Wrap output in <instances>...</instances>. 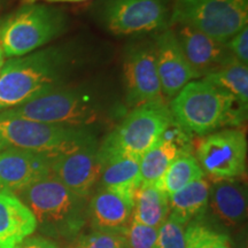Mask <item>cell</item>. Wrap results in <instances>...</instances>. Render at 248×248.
I'll use <instances>...</instances> for the list:
<instances>
[{
    "label": "cell",
    "instance_id": "6da1fadb",
    "mask_svg": "<svg viewBox=\"0 0 248 248\" xmlns=\"http://www.w3.org/2000/svg\"><path fill=\"white\" fill-rule=\"evenodd\" d=\"M69 64V54L60 47L9 59L0 71V111L63 85Z\"/></svg>",
    "mask_w": 248,
    "mask_h": 248
},
{
    "label": "cell",
    "instance_id": "7a4b0ae2",
    "mask_svg": "<svg viewBox=\"0 0 248 248\" xmlns=\"http://www.w3.org/2000/svg\"><path fill=\"white\" fill-rule=\"evenodd\" d=\"M173 120L194 135L206 136L225 126H240L247 107L233 95L202 78L186 84L169 105Z\"/></svg>",
    "mask_w": 248,
    "mask_h": 248
},
{
    "label": "cell",
    "instance_id": "3957f363",
    "mask_svg": "<svg viewBox=\"0 0 248 248\" xmlns=\"http://www.w3.org/2000/svg\"><path fill=\"white\" fill-rule=\"evenodd\" d=\"M107 108L105 98L94 90L63 84L0 114L64 128L90 129L106 116Z\"/></svg>",
    "mask_w": 248,
    "mask_h": 248
},
{
    "label": "cell",
    "instance_id": "277c9868",
    "mask_svg": "<svg viewBox=\"0 0 248 248\" xmlns=\"http://www.w3.org/2000/svg\"><path fill=\"white\" fill-rule=\"evenodd\" d=\"M16 197L31 210L37 226L57 239L73 240L88 221V203L49 175L18 192Z\"/></svg>",
    "mask_w": 248,
    "mask_h": 248
},
{
    "label": "cell",
    "instance_id": "5b68a950",
    "mask_svg": "<svg viewBox=\"0 0 248 248\" xmlns=\"http://www.w3.org/2000/svg\"><path fill=\"white\" fill-rule=\"evenodd\" d=\"M63 12L44 4H23L0 21V47L6 58L23 57L64 32Z\"/></svg>",
    "mask_w": 248,
    "mask_h": 248
},
{
    "label": "cell",
    "instance_id": "8992f818",
    "mask_svg": "<svg viewBox=\"0 0 248 248\" xmlns=\"http://www.w3.org/2000/svg\"><path fill=\"white\" fill-rule=\"evenodd\" d=\"M171 120V111L166 100L135 107L99 146L102 161L114 156L140 159L159 140Z\"/></svg>",
    "mask_w": 248,
    "mask_h": 248
},
{
    "label": "cell",
    "instance_id": "52a82bcc",
    "mask_svg": "<svg viewBox=\"0 0 248 248\" xmlns=\"http://www.w3.org/2000/svg\"><path fill=\"white\" fill-rule=\"evenodd\" d=\"M97 140L90 129H73L0 114V151L18 148L51 159Z\"/></svg>",
    "mask_w": 248,
    "mask_h": 248
},
{
    "label": "cell",
    "instance_id": "ba28073f",
    "mask_svg": "<svg viewBox=\"0 0 248 248\" xmlns=\"http://www.w3.org/2000/svg\"><path fill=\"white\" fill-rule=\"evenodd\" d=\"M248 0H176L169 24H183L228 43L247 27Z\"/></svg>",
    "mask_w": 248,
    "mask_h": 248
},
{
    "label": "cell",
    "instance_id": "9c48e42d",
    "mask_svg": "<svg viewBox=\"0 0 248 248\" xmlns=\"http://www.w3.org/2000/svg\"><path fill=\"white\" fill-rule=\"evenodd\" d=\"M195 159L214 182L241 177L247 166L246 135L237 128L208 133L198 142Z\"/></svg>",
    "mask_w": 248,
    "mask_h": 248
},
{
    "label": "cell",
    "instance_id": "30bf717a",
    "mask_svg": "<svg viewBox=\"0 0 248 248\" xmlns=\"http://www.w3.org/2000/svg\"><path fill=\"white\" fill-rule=\"evenodd\" d=\"M170 12L169 0H105L101 15L111 33L128 36L164 29Z\"/></svg>",
    "mask_w": 248,
    "mask_h": 248
},
{
    "label": "cell",
    "instance_id": "8fae6325",
    "mask_svg": "<svg viewBox=\"0 0 248 248\" xmlns=\"http://www.w3.org/2000/svg\"><path fill=\"white\" fill-rule=\"evenodd\" d=\"M126 101L132 108L166 100L156 69L154 42H141L128 49L123 64Z\"/></svg>",
    "mask_w": 248,
    "mask_h": 248
},
{
    "label": "cell",
    "instance_id": "7c38bea8",
    "mask_svg": "<svg viewBox=\"0 0 248 248\" xmlns=\"http://www.w3.org/2000/svg\"><path fill=\"white\" fill-rule=\"evenodd\" d=\"M104 161L97 140L52 160V175L68 190L86 199L100 179Z\"/></svg>",
    "mask_w": 248,
    "mask_h": 248
},
{
    "label": "cell",
    "instance_id": "4fadbf2b",
    "mask_svg": "<svg viewBox=\"0 0 248 248\" xmlns=\"http://www.w3.org/2000/svg\"><path fill=\"white\" fill-rule=\"evenodd\" d=\"M247 217L246 186L237 179L215 181L210 185L209 199L201 221L226 233L243 225Z\"/></svg>",
    "mask_w": 248,
    "mask_h": 248
},
{
    "label": "cell",
    "instance_id": "5bb4252c",
    "mask_svg": "<svg viewBox=\"0 0 248 248\" xmlns=\"http://www.w3.org/2000/svg\"><path fill=\"white\" fill-rule=\"evenodd\" d=\"M47 155L18 148L0 151V191L16 195L28 186L52 175Z\"/></svg>",
    "mask_w": 248,
    "mask_h": 248
},
{
    "label": "cell",
    "instance_id": "9a60e30c",
    "mask_svg": "<svg viewBox=\"0 0 248 248\" xmlns=\"http://www.w3.org/2000/svg\"><path fill=\"white\" fill-rule=\"evenodd\" d=\"M170 29L175 33L183 53L198 79L203 78L234 59L226 43L210 38L200 31L183 24H172Z\"/></svg>",
    "mask_w": 248,
    "mask_h": 248
},
{
    "label": "cell",
    "instance_id": "2e32d148",
    "mask_svg": "<svg viewBox=\"0 0 248 248\" xmlns=\"http://www.w3.org/2000/svg\"><path fill=\"white\" fill-rule=\"evenodd\" d=\"M154 45L162 94L164 99H172L186 84L198 79V77L186 60L171 29L162 31L156 37Z\"/></svg>",
    "mask_w": 248,
    "mask_h": 248
},
{
    "label": "cell",
    "instance_id": "e0dca14e",
    "mask_svg": "<svg viewBox=\"0 0 248 248\" xmlns=\"http://www.w3.org/2000/svg\"><path fill=\"white\" fill-rule=\"evenodd\" d=\"M192 133L171 120L161 137L140 157L141 184L154 185L167 168L183 154L191 153Z\"/></svg>",
    "mask_w": 248,
    "mask_h": 248
},
{
    "label": "cell",
    "instance_id": "ac0fdd59",
    "mask_svg": "<svg viewBox=\"0 0 248 248\" xmlns=\"http://www.w3.org/2000/svg\"><path fill=\"white\" fill-rule=\"evenodd\" d=\"M132 201L101 188L88 206V218L94 231L125 234L132 216Z\"/></svg>",
    "mask_w": 248,
    "mask_h": 248
},
{
    "label": "cell",
    "instance_id": "d6986e66",
    "mask_svg": "<svg viewBox=\"0 0 248 248\" xmlns=\"http://www.w3.org/2000/svg\"><path fill=\"white\" fill-rule=\"evenodd\" d=\"M37 229L31 210L16 195L0 191V248H18Z\"/></svg>",
    "mask_w": 248,
    "mask_h": 248
},
{
    "label": "cell",
    "instance_id": "ffe728a7",
    "mask_svg": "<svg viewBox=\"0 0 248 248\" xmlns=\"http://www.w3.org/2000/svg\"><path fill=\"white\" fill-rule=\"evenodd\" d=\"M140 159L114 156L104 162L100 181L101 188L115 192L133 202L135 191L140 186Z\"/></svg>",
    "mask_w": 248,
    "mask_h": 248
},
{
    "label": "cell",
    "instance_id": "44dd1931",
    "mask_svg": "<svg viewBox=\"0 0 248 248\" xmlns=\"http://www.w3.org/2000/svg\"><path fill=\"white\" fill-rule=\"evenodd\" d=\"M209 190V182L202 178L169 195V215L175 217L184 225L200 219L207 209Z\"/></svg>",
    "mask_w": 248,
    "mask_h": 248
},
{
    "label": "cell",
    "instance_id": "7402d4cb",
    "mask_svg": "<svg viewBox=\"0 0 248 248\" xmlns=\"http://www.w3.org/2000/svg\"><path fill=\"white\" fill-rule=\"evenodd\" d=\"M168 215V197L155 185L140 184L133 194V221L159 229Z\"/></svg>",
    "mask_w": 248,
    "mask_h": 248
},
{
    "label": "cell",
    "instance_id": "603a6c76",
    "mask_svg": "<svg viewBox=\"0 0 248 248\" xmlns=\"http://www.w3.org/2000/svg\"><path fill=\"white\" fill-rule=\"evenodd\" d=\"M204 177L195 156L191 153L183 154L167 168L161 178L155 183V186L162 191L167 197L181 191L191 183Z\"/></svg>",
    "mask_w": 248,
    "mask_h": 248
},
{
    "label": "cell",
    "instance_id": "cb8c5ba5",
    "mask_svg": "<svg viewBox=\"0 0 248 248\" xmlns=\"http://www.w3.org/2000/svg\"><path fill=\"white\" fill-rule=\"evenodd\" d=\"M202 79L233 95L244 106H248V67L246 64L232 59Z\"/></svg>",
    "mask_w": 248,
    "mask_h": 248
},
{
    "label": "cell",
    "instance_id": "d4e9b609",
    "mask_svg": "<svg viewBox=\"0 0 248 248\" xmlns=\"http://www.w3.org/2000/svg\"><path fill=\"white\" fill-rule=\"evenodd\" d=\"M185 238L186 248H232L228 234L210 228L201 219L185 225Z\"/></svg>",
    "mask_w": 248,
    "mask_h": 248
},
{
    "label": "cell",
    "instance_id": "484cf974",
    "mask_svg": "<svg viewBox=\"0 0 248 248\" xmlns=\"http://www.w3.org/2000/svg\"><path fill=\"white\" fill-rule=\"evenodd\" d=\"M155 248H186L185 225L168 215L159 229Z\"/></svg>",
    "mask_w": 248,
    "mask_h": 248
},
{
    "label": "cell",
    "instance_id": "4316f807",
    "mask_svg": "<svg viewBox=\"0 0 248 248\" xmlns=\"http://www.w3.org/2000/svg\"><path fill=\"white\" fill-rule=\"evenodd\" d=\"M76 248H129L124 234L93 231L83 235Z\"/></svg>",
    "mask_w": 248,
    "mask_h": 248
},
{
    "label": "cell",
    "instance_id": "83f0119b",
    "mask_svg": "<svg viewBox=\"0 0 248 248\" xmlns=\"http://www.w3.org/2000/svg\"><path fill=\"white\" fill-rule=\"evenodd\" d=\"M125 238L129 248H155L157 238V229L131 221L125 231Z\"/></svg>",
    "mask_w": 248,
    "mask_h": 248
},
{
    "label": "cell",
    "instance_id": "f1b7e54d",
    "mask_svg": "<svg viewBox=\"0 0 248 248\" xmlns=\"http://www.w3.org/2000/svg\"><path fill=\"white\" fill-rule=\"evenodd\" d=\"M226 46L235 60L248 66V26L232 37Z\"/></svg>",
    "mask_w": 248,
    "mask_h": 248
},
{
    "label": "cell",
    "instance_id": "f546056e",
    "mask_svg": "<svg viewBox=\"0 0 248 248\" xmlns=\"http://www.w3.org/2000/svg\"><path fill=\"white\" fill-rule=\"evenodd\" d=\"M18 248H59L57 244L53 241L45 239V238L40 237H33V238H27L26 240L21 244Z\"/></svg>",
    "mask_w": 248,
    "mask_h": 248
},
{
    "label": "cell",
    "instance_id": "4dcf8cb0",
    "mask_svg": "<svg viewBox=\"0 0 248 248\" xmlns=\"http://www.w3.org/2000/svg\"><path fill=\"white\" fill-rule=\"evenodd\" d=\"M39 1L45 2H80L85 0H22V4H38Z\"/></svg>",
    "mask_w": 248,
    "mask_h": 248
},
{
    "label": "cell",
    "instance_id": "1f68e13d",
    "mask_svg": "<svg viewBox=\"0 0 248 248\" xmlns=\"http://www.w3.org/2000/svg\"><path fill=\"white\" fill-rule=\"evenodd\" d=\"M5 54H4V52H2V49H1V47H0V71H1V68H2V66H4V63H5Z\"/></svg>",
    "mask_w": 248,
    "mask_h": 248
}]
</instances>
